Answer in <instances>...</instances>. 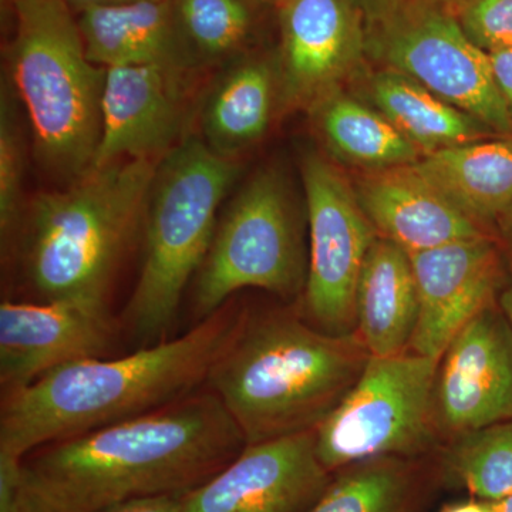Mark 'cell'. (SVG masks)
I'll return each mask as SVG.
<instances>
[{
    "label": "cell",
    "mask_w": 512,
    "mask_h": 512,
    "mask_svg": "<svg viewBox=\"0 0 512 512\" xmlns=\"http://www.w3.org/2000/svg\"><path fill=\"white\" fill-rule=\"evenodd\" d=\"M279 92L289 107L313 109L338 92L366 53V23L349 0L281 3Z\"/></svg>",
    "instance_id": "cell-13"
},
{
    "label": "cell",
    "mask_w": 512,
    "mask_h": 512,
    "mask_svg": "<svg viewBox=\"0 0 512 512\" xmlns=\"http://www.w3.org/2000/svg\"><path fill=\"white\" fill-rule=\"evenodd\" d=\"M356 194L377 235L409 255L488 235L416 164L372 170L359 180Z\"/></svg>",
    "instance_id": "cell-17"
},
{
    "label": "cell",
    "mask_w": 512,
    "mask_h": 512,
    "mask_svg": "<svg viewBox=\"0 0 512 512\" xmlns=\"http://www.w3.org/2000/svg\"><path fill=\"white\" fill-rule=\"evenodd\" d=\"M15 101L9 82L6 87L3 84L0 99V231L3 245L12 237L23 211V147Z\"/></svg>",
    "instance_id": "cell-27"
},
{
    "label": "cell",
    "mask_w": 512,
    "mask_h": 512,
    "mask_svg": "<svg viewBox=\"0 0 512 512\" xmlns=\"http://www.w3.org/2000/svg\"><path fill=\"white\" fill-rule=\"evenodd\" d=\"M276 90L278 66L247 60L229 67L205 100L202 141L218 156L234 160L268 130Z\"/></svg>",
    "instance_id": "cell-21"
},
{
    "label": "cell",
    "mask_w": 512,
    "mask_h": 512,
    "mask_svg": "<svg viewBox=\"0 0 512 512\" xmlns=\"http://www.w3.org/2000/svg\"><path fill=\"white\" fill-rule=\"evenodd\" d=\"M491 512H512V495L501 500L490 501Z\"/></svg>",
    "instance_id": "cell-35"
},
{
    "label": "cell",
    "mask_w": 512,
    "mask_h": 512,
    "mask_svg": "<svg viewBox=\"0 0 512 512\" xmlns=\"http://www.w3.org/2000/svg\"><path fill=\"white\" fill-rule=\"evenodd\" d=\"M443 456L444 476L471 497L497 501L512 495V420L448 441Z\"/></svg>",
    "instance_id": "cell-25"
},
{
    "label": "cell",
    "mask_w": 512,
    "mask_h": 512,
    "mask_svg": "<svg viewBox=\"0 0 512 512\" xmlns=\"http://www.w3.org/2000/svg\"><path fill=\"white\" fill-rule=\"evenodd\" d=\"M365 19L366 28L392 15L406 0H349Z\"/></svg>",
    "instance_id": "cell-31"
},
{
    "label": "cell",
    "mask_w": 512,
    "mask_h": 512,
    "mask_svg": "<svg viewBox=\"0 0 512 512\" xmlns=\"http://www.w3.org/2000/svg\"><path fill=\"white\" fill-rule=\"evenodd\" d=\"M184 495H157L114 504L97 512H181Z\"/></svg>",
    "instance_id": "cell-29"
},
{
    "label": "cell",
    "mask_w": 512,
    "mask_h": 512,
    "mask_svg": "<svg viewBox=\"0 0 512 512\" xmlns=\"http://www.w3.org/2000/svg\"><path fill=\"white\" fill-rule=\"evenodd\" d=\"M183 73L160 66L106 69L92 170L124 160L160 163L184 126Z\"/></svg>",
    "instance_id": "cell-16"
},
{
    "label": "cell",
    "mask_w": 512,
    "mask_h": 512,
    "mask_svg": "<svg viewBox=\"0 0 512 512\" xmlns=\"http://www.w3.org/2000/svg\"><path fill=\"white\" fill-rule=\"evenodd\" d=\"M173 9L192 64L214 63L231 55L251 28L245 0H173Z\"/></svg>",
    "instance_id": "cell-26"
},
{
    "label": "cell",
    "mask_w": 512,
    "mask_h": 512,
    "mask_svg": "<svg viewBox=\"0 0 512 512\" xmlns=\"http://www.w3.org/2000/svg\"><path fill=\"white\" fill-rule=\"evenodd\" d=\"M271 2H276L279 3V5H281V3L284 2V0H271Z\"/></svg>",
    "instance_id": "cell-36"
},
{
    "label": "cell",
    "mask_w": 512,
    "mask_h": 512,
    "mask_svg": "<svg viewBox=\"0 0 512 512\" xmlns=\"http://www.w3.org/2000/svg\"><path fill=\"white\" fill-rule=\"evenodd\" d=\"M416 476L409 460L375 458L333 473L322 497L308 512H407Z\"/></svg>",
    "instance_id": "cell-24"
},
{
    "label": "cell",
    "mask_w": 512,
    "mask_h": 512,
    "mask_svg": "<svg viewBox=\"0 0 512 512\" xmlns=\"http://www.w3.org/2000/svg\"><path fill=\"white\" fill-rule=\"evenodd\" d=\"M498 306L503 311L505 318L510 322L512 328V259L510 264V281L505 286L503 292H501L500 298H498Z\"/></svg>",
    "instance_id": "cell-34"
},
{
    "label": "cell",
    "mask_w": 512,
    "mask_h": 512,
    "mask_svg": "<svg viewBox=\"0 0 512 512\" xmlns=\"http://www.w3.org/2000/svg\"><path fill=\"white\" fill-rule=\"evenodd\" d=\"M359 335H330L288 309L248 312L211 366L207 387L248 444L315 431L362 376Z\"/></svg>",
    "instance_id": "cell-3"
},
{
    "label": "cell",
    "mask_w": 512,
    "mask_h": 512,
    "mask_svg": "<svg viewBox=\"0 0 512 512\" xmlns=\"http://www.w3.org/2000/svg\"><path fill=\"white\" fill-rule=\"evenodd\" d=\"M440 359L410 350L370 356L355 386L315 430L322 466L336 473L375 458L409 460L429 451L439 441L433 390Z\"/></svg>",
    "instance_id": "cell-8"
},
{
    "label": "cell",
    "mask_w": 512,
    "mask_h": 512,
    "mask_svg": "<svg viewBox=\"0 0 512 512\" xmlns=\"http://www.w3.org/2000/svg\"><path fill=\"white\" fill-rule=\"evenodd\" d=\"M241 313L227 303L177 338L116 359L67 363L3 394L0 458L19 463L47 444L136 419L198 392Z\"/></svg>",
    "instance_id": "cell-2"
},
{
    "label": "cell",
    "mask_w": 512,
    "mask_h": 512,
    "mask_svg": "<svg viewBox=\"0 0 512 512\" xmlns=\"http://www.w3.org/2000/svg\"><path fill=\"white\" fill-rule=\"evenodd\" d=\"M419 316L410 352L440 359L461 329L495 303L501 259L490 235L410 254Z\"/></svg>",
    "instance_id": "cell-15"
},
{
    "label": "cell",
    "mask_w": 512,
    "mask_h": 512,
    "mask_svg": "<svg viewBox=\"0 0 512 512\" xmlns=\"http://www.w3.org/2000/svg\"><path fill=\"white\" fill-rule=\"evenodd\" d=\"M302 178L309 229L302 316L330 335H355L357 282L379 235L335 165L309 154Z\"/></svg>",
    "instance_id": "cell-10"
},
{
    "label": "cell",
    "mask_w": 512,
    "mask_h": 512,
    "mask_svg": "<svg viewBox=\"0 0 512 512\" xmlns=\"http://www.w3.org/2000/svg\"><path fill=\"white\" fill-rule=\"evenodd\" d=\"M366 53L447 103L510 136L512 119L495 86L488 53L474 45L456 15L430 0H406L366 28Z\"/></svg>",
    "instance_id": "cell-9"
},
{
    "label": "cell",
    "mask_w": 512,
    "mask_h": 512,
    "mask_svg": "<svg viewBox=\"0 0 512 512\" xmlns=\"http://www.w3.org/2000/svg\"><path fill=\"white\" fill-rule=\"evenodd\" d=\"M311 110L330 150L350 163L380 170L423 157L382 113L345 94L332 93Z\"/></svg>",
    "instance_id": "cell-23"
},
{
    "label": "cell",
    "mask_w": 512,
    "mask_h": 512,
    "mask_svg": "<svg viewBox=\"0 0 512 512\" xmlns=\"http://www.w3.org/2000/svg\"><path fill=\"white\" fill-rule=\"evenodd\" d=\"M114 335L107 305L5 301L0 305V384L23 389L57 367L103 357Z\"/></svg>",
    "instance_id": "cell-14"
},
{
    "label": "cell",
    "mask_w": 512,
    "mask_h": 512,
    "mask_svg": "<svg viewBox=\"0 0 512 512\" xmlns=\"http://www.w3.org/2000/svg\"><path fill=\"white\" fill-rule=\"evenodd\" d=\"M90 62L110 69L160 66L187 72L192 64L178 32L173 0L89 6L77 16Z\"/></svg>",
    "instance_id": "cell-18"
},
{
    "label": "cell",
    "mask_w": 512,
    "mask_h": 512,
    "mask_svg": "<svg viewBox=\"0 0 512 512\" xmlns=\"http://www.w3.org/2000/svg\"><path fill=\"white\" fill-rule=\"evenodd\" d=\"M239 173L237 161L218 156L197 137L181 141L157 164L144 214L143 262L124 312L140 348L170 339Z\"/></svg>",
    "instance_id": "cell-6"
},
{
    "label": "cell",
    "mask_w": 512,
    "mask_h": 512,
    "mask_svg": "<svg viewBox=\"0 0 512 512\" xmlns=\"http://www.w3.org/2000/svg\"><path fill=\"white\" fill-rule=\"evenodd\" d=\"M440 512H491V507L490 501L471 498V500L448 504Z\"/></svg>",
    "instance_id": "cell-32"
},
{
    "label": "cell",
    "mask_w": 512,
    "mask_h": 512,
    "mask_svg": "<svg viewBox=\"0 0 512 512\" xmlns=\"http://www.w3.org/2000/svg\"><path fill=\"white\" fill-rule=\"evenodd\" d=\"M70 8L77 10L89 8V6H113L127 5V3L144 2V0H63Z\"/></svg>",
    "instance_id": "cell-33"
},
{
    "label": "cell",
    "mask_w": 512,
    "mask_h": 512,
    "mask_svg": "<svg viewBox=\"0 0 512 512\" xmlns=\"http://www.w3.org/2000/svg\"><path fill=\"white\" fill-rule=\"evenodd\" d=\"M247 446L210 390L156 412L56 441L19 463L0 458V512H97L185 495Z\"/></svg>",
    "instance_id": "cell-1"
},
{
    "label": "cell",
    "mask_w": 512,
    "mask_h": 512,
    "mask_svg": "<svg viewBox=\"0 0 512 512\" xmlns=\"http://www.w3.org/2000/svg\"><path fill=\"white\" fill-rule=\"evenodd\" d=\"M456 18L485 53L512 46V0H461Z\"/></svg>",
    "instance_id": "cell-28"
},
{
    "label": "cell",
    "mask_w": 512,
    "mask_h": 512,
    "mask_svg": "<svg viewBox=\"0 0 512 512\" xmlns=\"http://www.w3.org/2000/svg\"><path fill=\"white\" fill-rule=\"evenodd\" d=\"M433 420L448 441L512 420V328L500 306L467 323L441 356Z\"/></svg>",
    "instance_id": "cell-11"
},
{
    "label": "cell",
    "mask_w": 512,
    "mask_h": 512,
    "mask_svg": "<svg viewBox=\"0 0 512 512\" xmlns=\"http://www.w3.org/2000/svg\"><path fill=\"white\" fill-rule=\"evenodd\" d=\"M414 164L484 231L511 220L512 141H474L441 148Z\"/></svg>",
    "instance_id": "cell-20"
},
{
    "label": "cell",
    "mask_w": 512,
    "mask_h": 512,
    "mask_svg": "<svg viewBox=\"0 0 512 512\" xmlns=\"http://www.w3.org/2000/svg\"><path fill=\"white\" fill-rule=\"evenodd\" d=\"M419 316L410 255L377 237L356 289V333L370 356L390 357L410 350Z\"/></svg>",
    "instance_id": "cell-19"
},
{
    "label": "cell",
    "mask_w": 512,
    "mask_h": 512,
    "mask_svg": "<svg viewBox=\"0 0 512 512\" xmlns=\"http://www.w3.org/2000/svg\"><path fill=\"white\" fill-rule=\"evenodd\" d=\"M495 86L503 97L512 119V46L488 53Z\"/></svg>",
    "instance_id": "cell-30"
},
{
    "label": "cell",
    "mask_w": 512,
    "mask_h": 512,
    "mask_svg": "<svg viewBox=\"0 0 512 512\" xmlns=\"http://www.w3.org/2000/svg\"><path fill=\"white\" fill-rule=\"evenodd\" d=\"M332 478L316 454L315 431L248 444L184 495L181 512H308Z\"/></svg>",
    "instance_id": "cell-12"
},
{
    "label": "cell",
    "mask_w": 512,
    "mask_h": 512,
    "mask_svg": "<svg viewBox=\"0 0 512 512\" xmlns=\"http://www.w3.org/2000/svg\"><path fill=\"white\" fill-rule=\"evenodd\" d=\"M16 32L9 84L32 128L37 160L73 183L92 170L101 133L106 69L90 62L63 0H12Z\"/></svg>",
    "instance_id": "cell-5"
},
{
    "label": "cell",
    "mask_w": 512,
    "mask_h": 512,
    "mask_svg": "<svg viewBox=\"0 0 512 512\" xmlns=\"http://www.w3.org/2000/svg\"><path fill=\"white\" fill-rule=\"evenodd\" d=\"M309 254L282 175L259 171L221 211L204 261L192 279L195 323L221 311L232 295L255 288L291 301L305 292Z\"/></svg>",
    "instance_id": "cell-7"
},
{
    "label": "cell",
    "mask_w": 512,
    "mask_h": 512,
    "mask_svg": "<svg viewBox=\"0 0 512 512\" xmlns=\"http://www.w3.org/2000/svg\"><path fill=\"white\" fill-rule=\"evenodd\" d=\"M369 96L377 111L423 156L481 141L493 133L481 121L394 70L384 69L370 77Z\"/></svg>",
    "instance_id": "cell-22"
},
{
    "label": "cell",
    "mask_w": 512,
    "mask_h": 512,
    "mask_svg": "<svg viewBox=\"0 0 512 512\" xmlns=\"http://www.w3.org/2000/svg\"><path fill=\"white\" fill-rule=\"evenodd\" d=\"M157 164L124 160L96 168L23 207L12 237L29 301L107 305L120 261L143 232Z\"/></svg>",
    "instance_id": "cell-4"
}]
</instances>
